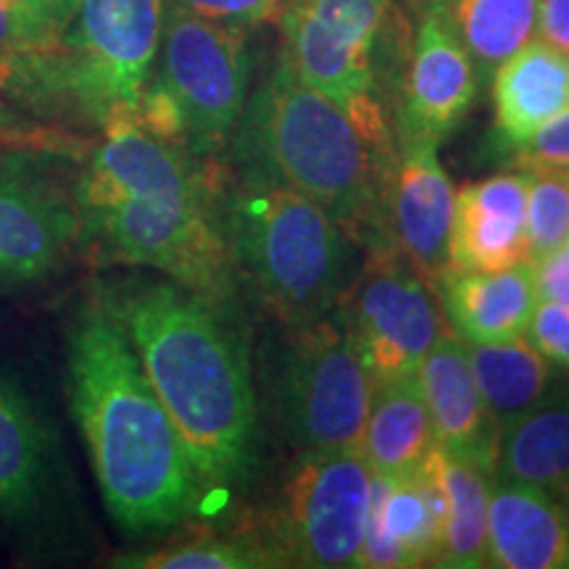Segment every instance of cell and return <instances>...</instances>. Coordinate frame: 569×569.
Returning a JSON list of instances; mask_svg holds the SVG:
<instances>
[{
	"label": "cell",
	"instance_id": "cell-25",
	"mask_svg": "<svg viewBox=\"0 0 569 569\" xmlns=\"http://www.w3.org/2000/svg\"><path fill=\"white\" fill-rule=\"evenodd\" d=\"M48 482V432L13 382L0 377V511L11 519L40 507Z\"/></svg>",
	"mask_w": 569,
	"mask_h": 569
},
{
	"label": "cell",
	"instance_id": "cell-27",
	"mask_svg": "<svg viewBox=\"0 0 569 569\" xmlns=\"http://www.w3.org/2000/svg\"><path fill=\"white\" fill-rule=\"evenodd\" d=\"M113 565L127 569H267L280 567V559L264 532H256V536H203L188 543L130 553Z\"/></svg>",
	"mask_w": 569,
	"mask_h": 569
},
{
	"label": "cell",
	"instance_id": "cell-7",
	"mask_svg": "<svg viewBox=\"0 0 569 569\" xmlns=\"http://www.w3.org/2000/svg\"><path fill=\"white\" fill-rule=\"evenodd\" d=\"M372 390V375L336 311L290 327L274 403L284 436L301 453L361 451Z\"/></svg>",
	"mask_w": 569,
	"mask_h": 569
},
{
	"label": "cell",
	"instance_id": "cell-2",
	"mask_svg": "<svg viewBox=\"0 0 569 569\" xmlns=\"http://www.w3.org/2000/svg\"><path fill=\"white\" fill-rule=\"evenodd\" d=\"M69 401L98 488L127 532L172 528L201 501L180 432L109 301H90L69 330Z\"/></svg>",
	"mask_w": 569,
	"mask_h": 569
},
{
	"label": "cell",
	"instance_id": "cell-29",
	"mask_svg": "<svg viewBox=\"0 0 569 569\" xmlns=\"http://www.w3.org/2000/svg\"><path fill=\"white\" fill-rule=\"evenodd\" d=\"M509 163L522 172H532V169H567L569 172V111L538 130L517 151H511Z\"/></svg>",
	"mask_w": 569,
	"mask_h": 569
},
{
	"label": "cell",
	"instance_id": "cell-20",
	"mask_svg": "<svg viewBox=\"0 0 569 569\" xmlns=\"http://www.w3.org/2000/svg\"><path fill=\"white\" fill-rule=\"evenodd\" d=\"M488 567L569 569V503L496 480L488 507Z\"/></svg>",
	"mask_w": 569,
	"mask_h": 569
},
{
	"label": "cell",
	"instance_id": "cell-35",
	"mask_svg": "<svg viewBox=\"0 0 569 569\" xmlns=\"http://www.w3.org/2000/svg\"><path fill=\"white\" fill-rule=\"evenodd\" d=\"M538 34L569 53V0H538Z\"/></svg>",
	"mask_w": 569,
	"mask_h": 569
},
{
	"label": "cell",
	"instance_id": "cell-12",
	"mask_svg": "<svg viewBox=\"0 0 569 569\" xmlns=\"http://www.w3.org/2000/svg\"><path fill=\"white\" fill-rule=\"evenodd\" d=\"M478 92V71L440 0L419 6L390 92L396 148L440 146L465 122Z\"/></svg>",
	"mask_w": 569,
	"mask_h": 569
},
{
	"label": "cell",
	"instance_id": "cell-23",
	"mask_svg": "<svg viewBox=\"0 0 569 569\" xmlns=\"http://www.w3.org/2000/svg\"><path fill=\"white\" fill-rule=\"evenodd\" d=\"M443 490V538L436 567L482 569L488 567V507L496 475L436 446L427 457Z\"/></svg>",
	"mask_w": 569,
	"mask_h": 569
},
{
	"label": "cell",
	"instance_id": "cell-32",
	"mask_svg": "<svg viewBox=\"0 0 569 569\" xmlns=\"http://www.w3.org/2000/svg\"><path fill=\"white\" fill-rule=\"evenodd\" d=\"M53 46H59V42L46 40V34L34 27L30 13L9 3V0H0V63Z\"/></svg>",
	"mask_w": 569,
	"mask_h": 569
},
{
	"label": "cell",
	"instance_id": "cell-13",
	"mask_svg": "<svg viewBox=\"0 0 569 569\" xmlns=\"http://www.w3.org/2000/svg\"><path fill=\"white\" fill-rule=\"evenodd\" d=\"M453 206L457 190L438 146L396 148L382 184V232L427 282L451 264Z\"/></svg>",
	"mask_w": 569,
	"mask_h": 569
},
{
	"label": "cell",
	"instance_id": "cell-11",
	"mask_svg": "<svg viewBox=\"0 0 569 569\" xmlns=\"http://www.w3.org/2000/svg\"><path fill=\"white\" fill-rule=\"evenodd\" d=\"M336 315L359 348L375 386L417 377L425 356L446 330L432 284L388 240L367 248L365 267L348 284Z\"/></svg>",
	"mask_w": 569,
	"mask_h": 569
},
{
	"label": "cell",
	"instance_id": "cell-9",
	"mask_svg": "<svg viewBox=\"0 0 569 569\" xmlns=\"http://www.w3.org/2000/svg\"><path fill=\"white\" fill-rule=\"evenodd\" d=\"M167 0H80L51 53L56 103L103 124L151 80Z\"/></svg>",
	"mask_w": 569,
	"mask_h": 569
},
{
	"label": "cell",
	"instance_id": "cell-8",
	"mask_svg": "<svg viewBox=\"0 0 569 569\" xmlns=\"http://www.w3.org/2000/svg\"><path fill=\"white\" fill-rule=\"evenodd\" d=\"M156 59L153 80L180 113L188 151L203 161L222 153L248 103V30L167 3Z\"/></svg>",
	"mask_w": 569,
	"mask_h": 569
},
{
	"label": "cell",
	"instance_id": "cell-36",
	"mask_svg": "<svg viewBox=\"0 0 569 569\" xmlns=\"http://www.w3.org/2000/svg\"><path fill=\"white\" fill-rule=\"evenodd\" d=\"M34 127L30 119L21 113V109L17 106V98L6 90V84L0 82V140H34Z\"/></svg>",
	"mask_w": 569,
	"mask_h": 569
},
{
	"label": "cell",
	"instance_id": "cell-17",
	"mask_svg": "<svg viewBox=\"0 0 569 569\" xmlns=\"http://www.w3.org/2000/svg\"><path fill=\"white\" fill-rule=\"evenodd\" d=\"M525 261H530L528 172L515 169L457 190L451 264L496 272Z\"/></svg>",
	"mask_w": 569,
	"mask_h": 569
},
{
	"label": "cell",
	"instance_id": "cell-26",
	"mask_svg": "<svg viewBox=\"0 0 569 569\" xmlns=\"http://www.w3.org/2000/svg\"><path fill=\"white\" fill-rule=\"evenodd\" d=\"M440 6L475 63L480 88L538 32V0H440Z\"/></svg>",
	"mask_w": 569,
	"mask_h": 569
},
{
	"label": "cell",
	"instance_id": "cell-24",
	"mask_svg": "<svg viewBox=\"0 0 569 569\" xmlns=\"http://www.w3.org/2000/svg\"><path fill=\"white\" fill-rule=\"evenodd\" d=\"M467 353L482 401L498 427L515 422L557 393V365L546 359L528 336L467 343Z\"/></svg>",
	"mask_w": 569,
	"mask_h": 569
},
{
	"label": "cell",
	"instance_id": "cell-15",
	"mask_svg": "<svg viewBox=\"0 0 569 569\" xmlns=\"http://www.w3.org/2000/svg\"><path fill=\"white\" fill-rule=\"evenodd\" d=\"M443 517V490L427 461L419 472L403 478L372 475V503L356 567H436Z\"/></svg>",
	"mask_w": 569,
	"mask_h": 569
},
{
	"label": "cell",
	"instance_id": "cell-37",
	"mask_svg": "<svg viewBox=\"0 0 569 569\" xmlns=\"http://www.w3.org/2000/svg\"><path fill=\"white\" fill-rule=\"evenodd\" d=\"M9 3H13V6H19V9H24L27 13H30V19H32V11H30V6H32V0H9ZM34 21V19H32ZM34 27H38V24H34ZM38 30H40V27H38ZM48 40V38H46Z\"/></svg>",
	"mask_w": 569,
	"mask_h": 569
},
{
	"label": "cell",
	"instance_id": "cell-3",
	"mask_svg": "<svg viewBox=\"0 0 569 569\" xmlns=\"http://www.w3.org/2000/svg\"><path fill=\"white\" fill-rule=\"evenodd\" d=\"M180 432L201 498L246 482L256 451V396L246 346L219 301L172 280L106 298Z\"/></svg>",
	"mask_w": 569,
	"mask_h": 569
},
{
	"label": "cell",
	"instance_id": "cell-6",
	"mask_svg": "<svg viewBox=\"0 0 569 569\" xmlns=\"http://www.w3.org/2000/svg\"><path fill=\"white\" fill-rule=\"evenodd\" d=\"M282 56L351 119L380 161L393 163L390 90L411 24L396 0H284Z\"/></svg>",
	"mask_w": 569,
	"mask_h": 569
},
{
	"label": "cell",
	"instance_id": "cell-34",
	"mask_svg": "<svg viewBox=\"0 0 569 569\" xmlns=\"http://www.w3.org/2000/svg\"><path fill=\"white\" fill-rule=\"evenodd\" d=\"M77 6H80V0H32L30 11L40 32L51 42H59L74 19Z\"/></svg>",
	"mask_w": 569,
	"mask_h": 569
},
{
	"label": "cell",
	"instance_id": "cell-38",
	"mask_svg": "<svg viewBox=\"0 0 569 569\" xmlns=\"http://www.w3.org/2000/svg\"><path fill=\"white\" fill-rule=\"evenodd\" d=\"M425 3H430V0H403V6H409L411 11L419 9V6H425Z\"/></svg>",
	"mask_w": 569,
	"mask_h": 569
},
{
	"label": "cell",
	"instance_id": "cell-14",
	"mask_svg": "<svg viewBox=\"0 0 569 569\" xmlns=\"http://www.w3.org/2000/svg\"><path fill=\"white\" fill-rule=\"evenodd\" d=\"M80 240L77 201L30 169L0 167V282L51 274Z\"/></svg>",
	"mask_w": 569,
	"mask_h": 569
},
{
	"label": "cell",
	"instance_id": "cell-10",
	"mask_svg": "<svg viewBox=\"0 0 569 569\" xmlns=\"http://www.w3.org/2000/svg\"><path fill=\"white\" fill-rule=\"evenodd\" d=\"M369 503L372 469L365 453H301L284 480L264 538L280 567H356L365 543Z\"/></svg>",
	"mask_w": 569,
	"mask_h": 569
},
{
	"label": "cell",
	"instance_id": "cell-18",
	"mask_svg": "<svg viewBox=\"0 0 569 569\" xmlns=\"http://www.w3.org/2000/svg\"><path fill=\"white\" fill-rule=\"evenodd\" d=\"M430 284L446 325L467 343L528 336L540 303L530 261L496 272L448 264Z\"/></svg>",
	"mask_w": 569,
	"mask_h": 569
},
{
	"label": "cell",
	"instance_id": "cell-21",
	"mask_svg": "<svg viewBox=\"0 0 569 569\" xmlns=\"http://www.w3.org/2000/svg\"><path fill=\"white\" fill-rule=\"evenodd\" d=\"M496 480L522 482L569 503V390L501 427Z\"/></svg>",
	"mask_w": 569,
	"mask_h": 569
},
{
	"label": "cell",
	"instance_id": "cell-19",
	"mask_svg": "<svg viewBox=\"0 0 569 569\" xmlns=\"http://www.w3.org/2000/svg\"><path fill=\"white\" fill-rule=\"evenodd\" d=\"M490 96L496 146L509 156L569 111V53L532 38L496 69Z\"/></svg>",
	"mask_w": 569,
	"mask_h": 569
},
{
	"label": "cell",
	"instance_id": "cell-16",
	"mask_svg": "<svg viewBox=\"0 0 569 569\" xmlns=\"http://www.w3.org/2000/svg\"><path fill=\"white\" fill-rule=\"evenodd\" d=\"M417 380L438 446L496 475L501 427L475 382L467 340L446 325L436 346L425 356Z\"/></svg>",
	"mask_w": 569,
	"mask_h": 569
},
{
	"label": "cell",
	"instance_id": "cell-4",
	"mask_svg": "<svg viewBox=\"0 0 569 569\" xmlns=\"http://www.w3.org/2000/svg\"><path fill=\"white\" fill-rule=\"evenodd\" d=\"M230 146L238 177L282 182L311 198L356 246L386 240L382 184L390 163L380 161L351 119L309 88L282 53L248 96Z\"/></svg>",
	"mask_w": 569,
	"mask_h": 569
},
{
	"label": "cell",
	"instance_id": "cell-31",
	"mask_svg": "<svg viewBox=\"0 0 569 569\" xmlns=\"http://www.w3.org/2000/svg\"><path fill=\"white\" fill-rule=\"evenodd\" d=\"M530 343L546 359L561 369H569V309L567 306L540 301L528 327Z\"/></svg>",
	"mask_w": 569,
	"mask_h": 569
},
{
	"label": "cell",
	"instance_id": "cell-33",
	"mask_svg": "<svg viewBox=\"0 0 569 569\" xmlns=\"http://www.w3.org/2000/svg\"><path fill=\"white\" fill-rule=\"evenodd\" d=\"M536 277L538 301L567 306L569 309V240H565L551 253L530 261Z\"/></svg>",
	"mask_w": 569,
	"mask_h": 569
},
{
	"label": "cell",
	"instance_id": "cell-22",
	"mask_svg": "<svg viewBox=\"0 0 569 569\" xmlns=\"http://www.w3.org/2000/svg\"><path fill=\"white\" fill-rule=\"evenodd\" d=\"M436 446V430L417 377L375 386L361 438V453L372 475L403 478L419 472Z\"/></svg>",
	"mask_w": 569,
	"mask_h": 569
},
{
	"label": "cell",
	"instance_id": "cell-1",
	"mask_svg": "<svg viewBox=\"0 0 569 569\" xmlns=\"http://www.w3.org/2000/svg\"><path fill=\"white\" fill-rule=\"evenodd\" d=\"M77 188L80 238L106 259L156 269L167 280L224 303L234 261L209 177L184 142L148 130L132 109L101 124Z\"/></svg>",
	"mask_w": 569,
	"mask_h": 569
},
{
	"label": "cell",
	"instance_id": "cell-28",
	"mask_svg": "<svg viewBox=\"0 0 569 569\" xmlns=\"http://www.w3.org/2000/svg\"><path fill=\"white\" fill-rule=\"evenodd\" d=\"M565 240H569V172L532 169L528 172L530 261L551 253Z\"/></svg>",
	"mask_w": 569,
	"mask_h": 569
},
{
	"label": "cell",
	"instance_id": "cell-30",
	"mask_svg": "<svg viewBox=\"0 0 569 569\" xmlns=\"http://www.w3.org/2000/svg\"><path fill=\"white\" fill-rule=\"evenodd\" d=\"M167 3L198 17L251 30L261 24H277L284 0H167Z\"/></svg>",
	"mask_w": 569,
	"mask_h": 569
},
{
	"label": "cell",
	"instance_id": "cell-5",
	"mask_svg": "<svg viewBox=\"0 0 569 569\" xmlns=\"http://www.w3.org/2000/svg\"><path fill=\"white\" fill-rule=\"evenodd\" d=\"M222 211L234 269L282 325H309L338 309L353 282L356 243L298 190L259 177H234Z\"/></svg>",
	"mask_w": 569,
	"mask_h": 569
}]
</instances>
